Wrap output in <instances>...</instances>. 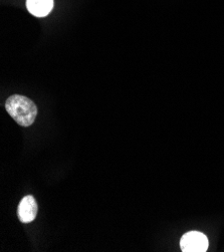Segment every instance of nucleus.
I'll return each instance as SVG.
<instances>
[{"instance_id": "obj_1", "label": "nucleus", "mask_w": 224, "mask_h": 252, "mask_svg": "<svg viewBox=\"0 0 224 252\" xmlns=\"http://www.w3.org/2000/svg\"><path fill=\"white\" fill-rule=\"evenodd\" d=\"M5 109L11 118L22 127H30L37 116V108L32 100L24 95L13 94L6 99Z\"/></svg>"}, {"instance_id": "obj_3", "label": "nucleus", "mask_w": 224, "mask_h": 252, "mask_svg": "<svg viewBox=\"0 0 224 252\" xmlns=\"http://www.w3.org/2000/svg\"><path fill=\"white\" fill-rule=\"evenodd\" d=\"M37 214V204L35 199L29 195L24 197L18 205L17 215L22 223H30L33 221Z\"/></svg>"}, {"instance_id": "obj_2", "label": "nucleus", "mask_w": 224, "mask_h": 252, "mask_svg": "<svg viewBox=\"0 0 224 252\" xmlns=\"http://www.w3.org/2000/svg\"><path fill=\"white\" fill-rule=\"evenodd\" d=\"M209 246L205 234L198 231L185 233L180 240V247L183 252H205Z\"/></svg>"}, {"instance_id": "obj_4", "label": "nucleus", "mask_w": 224, "mask_h": 252, "mask_svg": "<svg viewBox=\"0 0 224 252\" xmlns=\"http://www.w3.org/2000/svg\"><path fill=\"white\" fill-rule=\"evenodd\" d=\"M28 10L36 17H44L54 8V0H27Z\"/></svg>"}]
</instances>
